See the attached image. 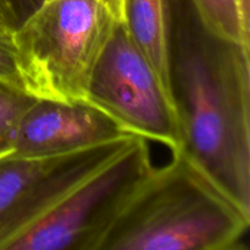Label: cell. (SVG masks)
Returning a JSON list of instances; mask_svg holds the SVG:
<instances>
[{
  "mask_svg": "<svg viewBox=\"0 0 250 250\" xmlns=\"http://www.w3.org/2000/svg\"><path fill=\"white\" fill-rule=\"evenodd\" d=\"M44 1L45 0H2L14 28L20 26L27 17L38 10Z\"/></svg>",
  "mask_w": 250,
  "mask_h": 250,
  "instance_id": "7c38bea8",
  "label": "cell"
},
{
  "mask_svg": "<svg viewBox=\"0 0 250 250\" xmlns=\"http://www.w3.org/2000/svg\"><path fill=\"white\" fill-rule=\"evenodd\" d=\"M87 102L111 116L128 133L182 149V131L173 98L127 31L122 19L94 66Z\"/></svg>",
  "mask_w": 250,
  "mask_h": 250,
  "instance_id": "5b68a950",
  "label": "cell"
},
{
  "mask_svg": "<svg viewBox=\"0 0 250 250\" xmlns=\"http://www.w3.org/2000/svg\"><path fill=\"white\" fill-rule=\"evenodd\" d=\"M170 81L182 149L250 210V46L208 31L170 0Z\"/></svg>",
  "mask_w": 250,
  "mask_h": 250,
  "instance_id": "6da1fadb",
  "label": "cell"
},
{
  "mask_svg": "<svg viewBox=\"0 0 250 250\" xmlns=\"http://www.w3.org/2000/svg\"><path fill=\"white\" fill-rule=\"evenodd\" d=\"M0 27H10V28H14V24H12L11 20H10V16L7 14V10L5 7L2 0H0Z\"/></svg>",
  "mask_w": 250,
  "mask_h": 250,
  "instance_id": "4fadbf2b",
  "label": "cell"
},
{
  "mask_svg": "<svg viewBox=\"0 0 250 250\" xmlns=\"http://www.w3.org/2000/svg\"><path fill=\"white\" fill-rule=\"evenodd\" d=\"M117 121L87 102L36 99L7 139L5 155H53L127 136Z\"/></svg>",
  "mask_w": 250,
  "mask_h": 250,
  "instance_id": "52a82bcc",
  "label": "cell"
},
{
  "mask_svg": "<svg viewBox=\"0 0 250 250\" xmlns=\"http://www.w3.org/2000/svg\"><path fill=\"white\" fill-rule=\"evenodd\" d=\"M249 227L250 210L178 149L137 186L98 250H238Z\"/></svg>",
  "mask_w": 250,
  "mask_h": 250,
  "instance_id": "7a4b0ae2",
  "label": "cell"
},
{
  "mask_svg": "<svg viewBox=\"0 0 250 250\" xmlns=\"http://www.w3.org/2000/svg\"><path fill=\"white\" fill-rule=\"evenodd\" d=\"M134 136L53 155L0 156V250L124 150Z\"/></svg>",
  "mask_w": 250,
  "mask_h": 250,
  "instance_id": "8992f818",
  "label": "cell"
},
{
  "mask_svg": "<svg viewBox=\"0 0 250 250\" xmlns=\"http://www.w3.org/2000/svg\"><path fill=\"white\" fill-rule=\"evenodd\" d=\"M121 19V0H45L14 29L24 90L37 99L84 102L94 66Z\"/></svg>",
  "mask_w": 250,
  "mask_h": 250,
  "instance_id": "3957f363",
  "label": "cell"
},
{
  "mask_svg": "<svg viewBox=\"0 0 250 250\" xmlns=\"http://www.w3.org/2000/svg\"><path fill=\"white\" fill-rule=\"evenodd\" d=\"M14 29L0 27V78L19 85L24 90L17 63Z\"/></svg>",
  "mask_w": 250,
  "mask_h": 250,
  "instance_id": "8fae6325",
  "label": "cell"
},
{
  "mask_svg": "<svg viewBox=\"0 0 250 250\" xmlns=\"http://www.w3.org/2000/svg\"><path fill=\"white\" fill-rule=\"evenodd\" d=\"M203 26L212 34L250 46V10L241 0H190Z\"/></svg>",
  "mask_w": 250,
  "mask_h": 250,
  "instance_id": "9c48e42d",
  "label": "cell"
},
{
  "mask_svg": "<svg viewBox=\"0 0 250 250\" xmlns=\"http://www.w3.org/2000/svg\"><path fill=\"white\" fill-rule=\"evenodd\" d=\"M148 139L128 146L61 198L5 250H98L128 198L151 170Z\"/></svg>",
  "mask_w": 250,
  "mask_h": 250,
  "instance_id": "277c9868",
  "label": "cell"
},
{
  "mask_svg": "<svg viewBox=\"0 0 250 250\" xmlns=\"http://www.w3.org/2000/svg\"><path fill=\"white\" fill-rule=\"evenodd\" d=\"M121 19L134 43L148 59L172 97L170 0H121Z\"/></svg>",
  "mask_w": 250,
  "mask_h": 250,
  "instance_id": "ba28073f",
  "label": "cell"
},
{
  "mask_svg": "<svg viewBox=\"0 0 250 250\" xmlns=\"http://www.w3.org/2000/svg\"><path fill=\"white\" fill-rule=\"evenodd\" d=\"M36 99L19 85L0 78V156L5 154L15 126Z\"/></svg>",
  "mask_w": 250,
  "mask_h": 250,
  "instance_id": "30bf717a",
  "label": "cell"
},
{
  "mask_svg": "<svg viewBox=\"0 0 250 250\" xmlns=\"http://www.w3.org/2000/svg\"><path fill=\"white\" fill-rule=\"evenodd\" d=\"M241 2H242V5L246 7V9L250 10V0H241Z\"/></svg>",
  "mask_w": 250,
  "mask_h": 250,
  "instance_id": "5bb4252c",
  "label": "cell"
}]
</instances>
